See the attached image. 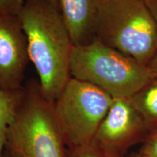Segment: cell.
<instances>
[{"label": "cell", "instance_id": "12", "mask_svg": "<svg viewBox=\"0 0 157 157\" xmlns=\"http://www.w3.org/2000/svg\"><path fill=\"white\" fill-rule=\"evenodd\" d=\"M25 0H0V15L17 16Z\"/></svg>", "mask_w": 157, "mask_h": 157}, {"label": "cell", "instance_id": "8", "mask_svg": "<svg viewBox=\"0 0 157 157\" xmlns=\"http://www.w3.org/2000/svg\"><path fill=\"white\" fill-rule=\"evenodd\" d=\"M105 0H58L59 10L74 46L96 39V29Z\"/></svg>", "mask_w": 157, "mask_h": 157}, {"label": "cell", "instance_id": "2", "mask_svg": "<svg viewBox=\"0 0 157 157\" xmlns=\"http://www.w3.org/2000/svg\"><path fill=\"white\" fill-rule=\"evenodd\" d=\"M64 135L39 82L23 87L14 118L6 134L5 148L18 157H67Z\"/></svg>", "mask_w": 157, "mask_h": 157}, {"label": "cell", "instance_id": "10", "mask_svg": "<svg viewBox=\"0 0 157 157\" xmlns=\"http://www.w3.org/2000/svg\"><path fill=\"white\" fill-rule=\"evenodd\" d=\"M22 89L17 91L0 89V157L5 150L7 130L14 118Z\"/></svg>", "mask_w": 157, "mask_h": 157}, {"label": "cell", "instance_id": "11", "mask_svg": "<svg viewBox=\"0 0 157 157\" xmlns=\"http://www.w3.org/2000/svg\"><path fill=\"white\" fill-rule=\"evenodd\" d=\"M143 143L139 153L148 157H157V128L151 131Z\"/></svg>", "mask_w": 157, "mask_h": 157}, {"label": "cell", "instance_id": "16", "mask_svg": "<svg viewBox=\"0 0 157 157\" xmlns=\"http://www.w3.org/2000/svg\"><path fill=\"white\" fill-rule=\"evenodd\" d=\"M2 157H18V156H17L16 154H15L14 153L11 152L10 151L8 150V149L5 148V150H4V152H3V154H2Z\"/></svg>", "mask_w": 157, "mask_h": 157}, {"label": "cell", "instance_id": "18", "mask_svg": "<svg viewBox=\"0 0 157 157\" xmlns=\"http://www.w3.org/2000/svg\"><path fill=\"white\" fill-rule=\"evenodd\" d=\"M49 2L52 4V5H54L55 7H56L57 8L59 9V5H58V0H47Z\"/></svg>", "mask_w": 157, "mask_h": 157}, {"label": "cell", "instance_id": "5", "mask_svg": "<svg viewBox=\"0 0 157 157\" xmlns=\"http://www.w3.org/2000/svg\"><path fill=\"white\" fill-rule=\"evenodd\" d=\"M113 98L97 86L71 77L53 103L68 150L90 146Z\"/></svg>", "mask_w": 157, "mask_h": 157}, {"label": "cell", "instance_id": "9", "mask_svg": "<svg viewBox=\"0 0 157 157\" xmlns=\"http://www.w3.org/2000/svg\"><path fill=\"white\" fill-rule=\"evenodd\" d=\"M149 130L157 128V78L148 84L130 98Z\"/></svg>", "mask_w": 157, "mask_h": 157}, {"label": "cell", "instance_id": "13", "mask_svg": "<svg viewBox=\"0 0 157 157\" xmlns=\"http://www.w3.org/2000/svg\"><path fill=\"white\" fill-rule=\"evenodd\" d=\"M67 157H111L92 144L82 148L68 150Z\"/></svg>", "mask_w": 157, "mask_h": 157}, {"label": "cell", "instance_id": "17", "mask_svg": "<svg viewBox=\"0 0 157 157\" xmlns=\"http://www.w3.org/2000/svg\"><path fill=\"white\" fill-rule=\"evenodd\" d=\"M124 157H148V156H145V155H143L142 154H140V153L138 152V153H135V154L129 155L128 156H124Z\"/></svg>", "mask_w": 157, "mask_h": 157}, {"label": "cell", "instance_id": "3", "mask_svg": "<svg viewBox=\"0 0 157 157\" xmlns=\"http://www.w3.org/2000/svg\"><path fill=\"white\" fill-rule=\"evenodd\" d=\"M70 74L71 77L97 86L113 98H131L154 78L147 66L97 39L73 47Z\"/></svg>", "mask_w": 157, "mask_h": 157}, {"label": "cell", "instance_id": "15", "mask_svg": "<svg viewBox=\"0 0 157 157\" xmlns=\"http://www.w3.org/2000/svg\"><path fill=\"white\" fill-rule=\"evenodd\" d=\"M147 68L154 78H157V50L151 60L147 65Z\"/></svg>", "mask_w": 157, "mask_h": 157}, {"label": "cell", "instance_id": "4", "mask_svg": "<svg viewBox=\"0 0 157 157\" xmlns=\"http://www.w3.org/2000/svg\"><path fill=\"white\" fill-rule=\"evenodd\" d=\"M96 39L147 66L157 50V24L143 0H105Z\"/></svg>", "mask_w": 157, "mask_h": 157}, {"label": "cell", "instance_id": "7", "mask_svg": "<svg viewBox=\"0 0 157 157\" xmlns=\"http://www.w3.org/2000/svg\"><path fill=\"white\" fill-rule=\"evenodd\" d=\"M29 61L26 36L18 17L0 15V89H22Z\"/></svg>", "mask_w": 157, "mask_h": 157}, {"label": "cell", "instance_id": "6", "mask_svg": "<svg viewBox=\"0 0 157 157\" xmlns=\"http://www.w3.org/2000/svg\"><path fill=\"white\" fill-rule=\"evenodd\" d=\"M150 133L130 98H113L91 144L111 157H124L127 151L143 142Z\"/></svg>", "mask_w": 157, "mask_h": 157}, {"label": "cell", "instance_id": "14", "mask_svg": "<svg viewBox=\"0 0 157 157\" xmlns=\"http://www.w3.org/2000/svg\"><path fill=\"white\" fill-rule=\"evenodd\" d=\"M157 24V0H143Z\"/></svg>", "mask_w": 157, "mask_h": 157}, {"label": "cell", "instance_id": "1", "mask_svg": "<svg viewBox=\"0 0 157 157\" xmlns=\"http://www.w3.org/2000/svg\"><path fill=\"white\" fill-rule=\"evenodd\" d=\"M43 95L54 103L68 80L74 44L60 10L47 0H25L17 15Z\"/></svg>", "mask_w": 157, "mask_h": 157}]
</instances>
